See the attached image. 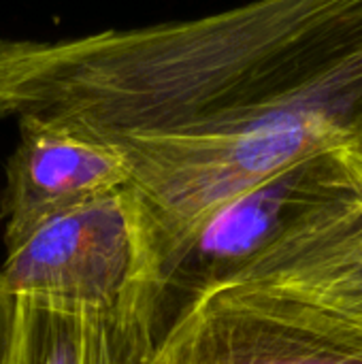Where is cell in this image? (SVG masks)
Listing matches in <instances>:
<instances>
[{
    "label": "cell",
    "mask_w": 362,
    "mask_h": 364,
    "mask_svg": "<svg viewBox=\"0 0 362 364\" xmlns=\"http://www.w3.org/2000/svg\"><path fill=\"white\" fill-rule=\"evenodd\" d=\"M115 145L156 262L280 171L362 134V0H250L192 19L0 36V119Z\"/></svg>",
    "instance_id": "cell-1"
},
{
    "label": "cell",
    "mask_w": 362,
    "mask_h": 364,
    "mask_svg": "<svg viewBox=\"0 0 362 364\" xmlns=\"http://www.w3.org/2000/svg\"><path fill=\"white\" fill-rule=\"evenodd\" d=\"M0 277L13 299L62 307H113L156 286L137 194L124 186L41 224L6 252Z\"/></svg>",
    "instance_id": "cell-2"
},
{
    "label": "cell",
    "mask_w": 362,
    "mask_h": 364,
    "mask_svg": "<svg viewBox=\"0 0 362 364\" xmlns=\"http://www.w3.org/2000/svg\"><path fill=\"white\" fill-rule=\"evenodd\" d=\"M341 147L280 171L196 226L156 279L154 316L162 343L201 299L228 286L290 228L350 188Z\"/></svg>",
    "instance_id": "cell-3"
},
{
    "label": "cell",
    "mask_w": 362,
    "mask_h": 364,
    "mask_svg": "<svg viewBox=\"0 0 362 364\" xmlns=\"http://www.w3.org/2000/svg\"><path fill=\"white\" fill-rule=\"evenodd\" d=\"M166 364H362V322L307 299L224 286L164 337Z\"/></svg>",
    "instance_id": "cell-4"
},
{
    "label": "cell",
    "mask_w": 362,
    "mask_h": 364,
    "mask_svg": "<svg viewBox=\"0 0 362 364\" xmlns=\"http://www.w3.org/2000/svg\"><path fill=\"white\" fill-rule=\"evenodd\" d=\"M15 124L19 141L0 196L6 252L51 218L128 186L130 168L115 145L43 119Z\"/></svg>",
    "instance_id": "cell-5"
},
{
    "label": "cell",
    "mask_w": 362,
    "mask_h": 364,
    "mask_svg": "<svg viewBox=\"0 0 362 364\" xmlns=\"http://www.w3.org/2000/svg\"><path fill=\"white\" fill-rule=\"evenodd\" d=\"M350 188L260 254L235 284L282 290L362 322V151L341 147Z\"/></svg>",
    "instance_id": "cell-6"
},
{
    "label": "cell",
    "mask_w": 362,
    "mask_h": 364,
    "mask_svg": "<svg viewBox=\"0 0 362 364\" xmlns=\"http://www.w3.org/2000/svg\"><path fill=\"white\" fill-rule=\"evenodd\" d=\"M154 301L156 286L113 307L15 299L2 364H166Z\"/></svg>",
    "instance_id": "cell-7"
},
{
    "label": "cell",
    "mask_w": 362,
    "mask_h": 364,
    "mask_svg": "<svg viewBox=\"0 0 362 364\" xmlns=\"http://www.w3.org/2000/svg\"><path fill=\"white\" fill-rule=\"evenodd\" d=\"M13 316H15V299L6 292L2 277H0V364L4 363L11 328H13Z\"/></svg>",
    "instance_id": "cell-8"
},
{
    "label": "cell",
    "mask_w": 362,
    "mask_h": 364,
    "mask_svg": "<svg viewBox=\"0 0 362 364\" xmlns=\"http://www.w3.org/2000/svg\"><path fill=\"white\" fill-rule=\"evenodd\" d=\"M350 145H354L356 149H361V151H362V134H361V136H358V139H356V141H352Z\"/></svg>",
    "instance_id": "cell-9"
}]
</instances>
